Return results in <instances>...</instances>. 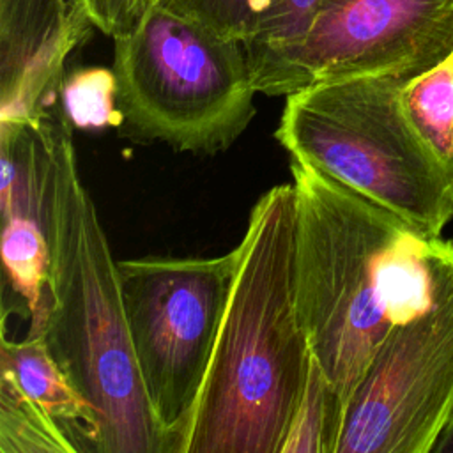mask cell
Returning <instances> with one entry per match:
<instances>
[{
    "label": "cell",
    "mask_w": 453,
    "mask_h": 453,
    "mask_svg": "<svg viewBox=\"0 0 453 453\" xmlns=\"http://www.w3.org/2000/svg\"><path fill=\"white\" fill-rule=\"evenodd\" d=\"M319 0H267L255 35L244 44L253 83L304 37Z\"/></svg>",
    "instance_id": "16"
},
{
    "label": "cell",
    "mask_w": 453,
    "mask_h": 453,
    "mask_svg": "<svg viewBox=\"0 0 453 453\" xmlns=\"http://www.w3.org/2000/svg\"><path fill=\"white\" fill-rule=\"evenodd\" d=\"M207 375L180 453H281L310 363L296 301V195L251 207Z\"/></svg>",
    "instance_id": "3"
},
{
    "label": "cell",
    "mask_w": 453,
    "mask_h": 453,
    "mask_svg": "<svg viewBox=\"0 0 453 453\" xmlns=\"http://www.w3.org/2000/svg\"><path fill=\"white\" fill-rule=\"evenodd\" d=\"M453 418V241L439 237L430 303L395 324L345 412L336 453H432Z\"/></svg>",
    "instance_id": "7"
},
{
    "label": "cell",
    "mask_w": 453,
    "mask_h": 453,
    "mask_svg": "<svg viewBox=\"0 0 453 453\" xmlns=\"http://www.w3.org/2000/svg\"><path fill=\"white\" fill-rule=\"evenodd\" d=\"M296 195V301L310 350L349 405L395 324L434 292L437 237L301 161Z\"/></svg>",
    "instance_id": "2"
},
{
    "label": "cell",
    "mask_w": 453,
    "mask_h": 453,
    "mask_svg": "<svg viewBox=\"0 0 453 453\" xmlns=\"http://www.w3.org/2000/svg\"><path fill=\"white\" fill-rule=\"evenodd\" d=\"M453 50V0H319L297 46L255 88L288 96L354 76L412 78Z\"/></svg>",
    "instance_id": "8"
},
{
    "label": "cell",
    "mask_w": 453,
    "mask_h": 453,
    "mask_svg": "<svg viewBox=\"0 0 453 453\" xmlns=\"http://www.w3.org/2000/svg\"><path fill=\"white\" fill-rule=\"evenodd\" d=\"M432 453H453V418L446 425V428L441 434Z\"/></svg>",
    "instance_id": "19"
},
{
    "label": "cell",
    "mask_w": 453,
    "mask_h": 453,
    "mask_svg": "<svg viewBox=\"0 0 453 453\" xmlns=\"http://www.w3.org/2000/svg\"><path fill=\"white\" fill-rule=\"evenodd\" d=\"M198 21L221 35L248 42L265 12L267 0H145Z\"/></svg>",
    "instance_id": "17"
},
{
    "label": "cell",
    "mask_w": 453,
    "mask_h": 453,
    "mask_svg": "<svg viewBox=\"0 0 453 453\" xmlns=\"http://www.w3.org/2000/svg\"><path fill=\"white\" fill-rule=\"evenodd\" d=\"M402 96L419 133L453 165V50L435 65L409 78Z\"/></svg>",
    "instance_id": "14"
},
{
    "label": "cell",
    "mask_w": 453,
    "mask_h": 453,
    "mask_svg": "<svg viewBox=\"0 0 453 453\" xmlns=\"http://www.w3.org/2000/svg\"><path fill=\"white\" fill-rule=\"evenodd\" d=\"M345 412L347 407L340 393L311 354L281 453H336Z\"/></svg>",
    "instance_id": "12"
},
{
    "label": "cell",
    "mask_w": 453,
    "mask_h": 453,
    "mask_svg": "<svg viewBox=\"0 0 453 453\" xmlns=\"http://www.w3.org/2000/svg\"><path fill=\"white\" fill-rule=\"evenodd\" d=\"M403 76L319 81L285 96L276 140L301 161L441 237L453 219V165L425 140L403 104Z\"/></svg>",
    "instance_id": "4"
},
{
    "label": "cell",
    "mask_w": 453,
    "mask_h": 453,
    "mask_svg": "<svg viewBox=\"0 0 453 453\" xmlns=\"http://www.w3.org/2000/svg\"><path fill=\"white\" fill-rule=\"evenodd\" d=\"M35 129L50 244V304L39 336L96 412V451L172 453L138 372L119 260L81 180L73 127L58 108Z\"/></svg>",
    "instance_id": "1"
},
{
    "label": "cell",
    "mask_w": 453,
    "mask_h": 453,
    "mask_svg": "<svg viewBox=\"0 0 453 453\" xmlns=\"http://www.w3.org/2000/svg\"><path fill=\"white\" fill-rule=\"evenodd\" d=\"M2 211V264L28 315V336H39L50 304V244L41 219V170L23 166Z\"/></svg>",
    "instance_id": "10"
},
{
    "label": "cell",
    "mask_w": 453,
    "mask_h": 453,
    "mask_svg": "<svg viewBox=\"0 0 453 453\" xmlns=\"http://www.w3.org/2000/svg\"><path fill=\"white\" fill-rule=\"evenodd\" d=\"M237 262V246L219 257L119 260L138 372L172 453L191 423Z\"/></svg>",
    "instance_id": "6"
},
{
    "label": "cell",
    "mask_w": 453,
    "mask_h": 453,
    "mask_svg": "<svg viewBox=\"0 0 453 453\" xmlns=\"http://www.w3.org/2000/svg\"><path fill=\"white\" fill-rule=\"evenodd\" d=\"M58 101L73 129H119L124 122L117 76L108 67L88 65L67 71L58 88Z\"/></svg>",
    "instance_id": "15"
},
{
    "label": "cell",
    "mask_w": 453,
    "mask_h": 453,
    "mask_svg": "<svg viewBox=\"0 0 453 453\" xmlns=\"http://www.w3.org/2000/svg\"><path fill=\"white\" fill-rule=\"evenodd\" d=\"M90 16L94 27L111 39L127 32L145 7V0H74Z\"/></svg>",
    "instance_id": "18"
},
{
    "label": "cell",
    "mask_w": 453,
    "mask_h": 453,
    "mask_svg": "<svg viewBox=\"0 0 453 453\" xmlns=\"http://www.w3.org/2000/svg\"><path fill=\"white\" fill-rule=\"evenodd\" d=\"M94 23L74 0H0V122L35 124Z\"/></svg>",
    "instance_id": "9"
},
{
    "label": "cell",
    "mask_w": 453,
    "mask_h": 453,
    "mask_svg": "<svg viewBox=\"0 0 453 453\" xmlns=\"http://www.w3.org/2000/svg\"><path fill=\"white\" fill-rule=\"evenodd\" d=\"M122 136L175 150L216 154L255 117L244 42L147 2L113 37Z\"/></svg>",
    "instance_id": "5"
},
{
    "label": "cell",
    "mask_w": 453,
    "mask_h": 453,
    "mask_svg": "<svg viewBox=\"0 0 453 453\" xmlns=\"http://www.w3.org/2000/svg\"><path fill=\"white\" fill-rule=\"evenodd\" d=\"M80 449L65 426L0 370V453H76Z\"/></svg>",
    "instance_id": "13"
},
{
    "label": "cell",
    "mask_w": 453,
    "mask_h": 453,
    "mask_svg": "<svg viewBox=\"0 0 453 453\" xmlns=\"http://www.w3.org/2000/svg\"><path fill=\"white\" fill-rule=\"evenodd\" d=\"M0 370L7 372L53 419L80 430L92 444L97 426L96 412L69 382L41 336H27L16 342L9 340L4 329Z\"/></svg>",
    "instance_id": "11"
}]
</instances>
